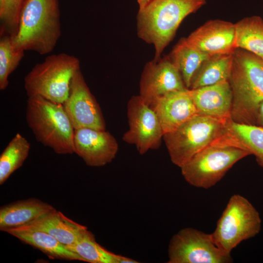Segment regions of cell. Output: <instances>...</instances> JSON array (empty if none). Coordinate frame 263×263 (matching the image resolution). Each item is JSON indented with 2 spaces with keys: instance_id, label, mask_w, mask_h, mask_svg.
<instances>
[{
  "instance_id": "cell-1",
  "label": "cell",
  "mask_w": 263,
  "mask_h": 263,
  "mask_svg": "<svg viewBox=\"0 0 263 263\" xmlns=\"http://www.w3.org/2000/svg\"><path fill=\"white\" fill-rule=\"evenodd\" d=\"M207 3L206 0H150L137 13L138 37L153 45L154 59L161 57L183 20Z\"/></svg>"
},
{
  "instance_id": "cell-2",
  "label": "cell",
  "mask_w": 263,
  "mask_h": 263,
  "mask_svg": "<svg viewBox=\"0 0 263 263\" xmlns=\"http://www.w3.org/2000/svg\"><path fill=\"white\" fill-rule=\"evenodd\" d=\"M60 15L58 0H25L11 36L16 48L41 55L51 52L61 35Z\"/></svg>"
},
{
  "instance_id": "cell-3",
  "label": "cell",
  "mask_w": 263,
  "mask_h": 263,
  "mask_svg": "<svg viewBox=\"0 0 263 263\" xmlns=\"http://www.w3.org/2000/svg\"><path fill=\"white\" fill-rule=\"evenodd\" d=\"M228 82L232 93L231 120L256 125L258 107L263 101V59L235 49Z\"/></svg>"
},
{
  "instance_id": "cell-4",
  "label": "cell",
  "mask_w": 263,
  "mask_h": 263,
  "mask_svg": "<svg viewBox=\"0 0 263 263\" xmlns=\"http://www.w3.org/2000/svg\"><path fill=\"white\" fill-rule=\"evenodd\" d=\"M26 119L38 142L58 154L75 153V129L62 104L39 95L28 97Z\"/></svg>"
},
{
  "instance_id": "cell-5",
  "label": "cell",
  "mask_w": 263,
  "mask_h": 263,
  "mask_svg": "<svg viewBox=\"0 0 263 263\" xmlns=\"http://www.w3.org/2000/svg\"><path fill=\"white\" fill-rule=\"evenodd\" d=\"M251 155L228 132L180 167L190 185L207 189L216 185L238 161Z\"/></svg>"
},
{
  "instance_id": "cell-6",
  "label": "cell",
  "mask_w": 263,
  "mask_h": 263,
  "mask_svg": "<svg viewBox=\"0 0 263 263\" xmlns=\"http://www.w3.org/2000/svg\"><path fill=\"white\" fill-rule=\"evenodd\" d=\"M231 119L196 114L163 139L171 161L181 167L198 152L228 132Z\"/></svg>"
},
{
  "instance_id": "cell-7",
  "label": "cell",
  "mask_w": 263,
  "mask_h": 263,
  "mask_svg": "<svg viewBox=\"0 0 263 263\" xmlns=\"http://www.w3.org/2000/svg\"><path fill=\"white\" fill-rule=\"evenodd\" d=\"M80 70V60L74 56L65 53L48 56L25 76L27 95L63 104L68 96L72 80Z\"/></svg>"
},
{
  "instance_id": "cell-8",
  "label": "cell",
  "mask_w": 263,
  "mask_h": 263,
  "mask_svg": "<svg viewBox=\"0 0 263 263\" xmlns=\"http://www.w3.org/2000/svg\"><path fill=\"white\" fill-rule=\"evenodd\" d=\"M261 225L260 214L254 207L244 196L234 194L211 234L216 244L230 253L242 242L257 235Z\"/></svg>"
},
{
  "instance_id": "cell-9",
  "label": "cell",
  "mask_w": 263,
  "mask_h": 263,
  "mask_svg": "<svg viewBox=\"0 0 263 263\" xmlns=\"http://www.w3.org/2000/svg\"><path fill=\"white\" fill-rule=\"evenodd\" d=\"M168 263H229L230 253L220 248L212 234L188 227L171 238L168 248Z\"/></svg>"
},
{
  "instance_id": "cell-10",
  "label": "cell",
  "mask_w": 263,
  "mask_h": 263,
  "mask_svg": "<svg viewBox=\"0 0 263 263\" xmlns=\"http://www.w3.org/2000/svg\"><path fill=\"white\" fill-rule=\"evenodd\" d=\"M127 116L129 128L122 140L135 145L140 154L158 149L164 135L161 125L154 110L139 95L129 100Z\"/></svg>"
},
{
  "instance_id": "cell-11",
  "label": "cell",
  "mask_w": 263,
  "mask_h": 263,
  "mask_svg": "<svg viewBox=\"0 0 263 263\" xmlns=\"http://www.w3.org/2000/svg\"><path fill=\"white\" fill-rule=\"evenodd\" d=\"M62 104L75 129L89 128L105 130L100 108L80 70L73 77L68 96Z\"/></svg>"
},
{
  "instance_id": "cell-12",
  "label": "cell",
  "mask_w": 263,
  "mask_h": 263,
  "mask_svg": "<svg viewBox=\"0 0 263 263\" xmlns=\"http://www.w3.org/2000/svg\"><path fill=\"white\" fill-rule=\"evenodd\" d=\"M187 89L181 75L168 56L153 59L144 66L139 83V95L148 105L171 92Z\"/></svg>"
},
{
  "instance_id": "cell-13",
  "label": "cell",
  "mask_w": 263,
  "mask_h": 263,
  "mask_svg": "<svg viewBox=\"0 0 263 263\" xmlns=\"http://www.w3.org/2000/svg\"><path fill=\"white\" fill-rule=\"evenodd\" d=\"M75 153L90 167H102L111 162L118 150L116 139L109 132L89 128L75 129Z\"/></svg>"
},
{
  "instance_id": "cell-14",
  "label": "cell",
  "mask_w": 263,
  "mask_h": 263,
  "mask_svg": "<svg viewBox=\"0 0 263 263\" xmlns=\"http://www.w3.org/2000/svg\"><path fill=\"white\" fill-rule=\"evenodd\" d=\"M235 25L229 21L209 20L186 38L193 47L209 56L233 52Z\"/></svg>"
},
{
  "instance_id": "cell-15",
  "label": "cell",
  "mask_w": 263,
  "mask_h": 263,
  "mask_svg": "<svg viewBox=\"0 0 263 263\" xmlns=\"http://www.w3.org/2000/svg\"><path fill=\"white\" fill-rule=\"evenodd\" d=\"M150 107L164 134L175 130L198 114L188 89L168 93L156 99Z\"/></svg>"
},
{
  "instance_id": "cell-16",
  "label": "cell",
  "mask_w": 263,
  "mask_h": 263,
  "mask_svg": "<svg viewBox=\"0 0 263 263\" xmlns=\"http://www.w3.org/2000/svg\"><path fill=\"white\" fill-rule=\"evenodd\" d=\"M189 91L198 114L231 119L232 93L228 80Z\"/></svg>"
},
{
  "instance_id": "cell-17",
  "label": "cell",
  "mask_w": 263,
  "mask_h": 263,
  "mask_svg": "<svg viewBox=\"0 0 263 263\" xmlns=\"http://www.w3.org/2000/svg\"><path fill=\"white\" fill-rule=\"evenodd\" d=\"M55 208L37 198H28L0 208V230H7L32 224Z\"/></svg>"
},
{
  "instance_id": "cell-18",
  "label": "cell",
  "mask_w": 263,
  "mask_h": 263,
  "mask_svg": "<svg viewBox=\"0 0 263 263\" xmlns=\"http://www.w3.org/2000/svg\"><path fill=\"white\" fill-rule=\"evenodd\" d=\"M5 232L39 250L50 259L82 261L76 254L51 235L31 225L10 229Z\"/></svg>"
},
{
  "instance_id": "cell-19",
  "label": "cell",
  "mask_w": 263,
  "mask_h": 263,
  "mask_svg": "<svg viewBox=\"0 0 263 263\" xmlns=\"http://www.w3.org/2000/svg\"><path fill=\"white\" fill-rule=\"evenodd\" d=\"M29 225L48 233L66 247L75 244L88 230L56 209Z\"/></svg>"
},
{
  "instance_id": "cell-20",
  "label": "cell",
  "mask_w": 263,
  "mask_h": 263,
  "mask_svg": "<svg viewBox=\"0 0 263 263\" xmlns=\"http://www.w3.org/2000/svg\"><path fill=\"white\" fill-rule=\"evenodd\" d=\"M167 56L180 72L188 89L201 65L210 56L190 45L186 38H180Z\"/></svg>"
},
{
  "instance_id": "cell-21",
  "label": "cell",
  "mask_w": 263,
  "mask_h": 263,
  "mask_svg": "<svg viewBox=\"0 0 263 263\" xmlns=\"http://www.w3.org/2000/svg\"><path fill=\"white\" fill-rule=\"evenodd\" d=\"M233 52L211 56L205 60L194 75L189 89H195L228 80Z\"/></svg>"
},
{
  "instance_id": "cell-22",
  "label": "cell",
  "mask_w": 263,
  "mask_h": 263,
  "mask_svg": "<svg viewBox=\"0 0 263 263\" xmlns=\"http://www.w3.org/2000/svg\"><path fill=\"white\" fill-rule=\"evenodd\" d=\"M234 25L235 49H243L263 59L262 18L258 16L245 17Z\"/></svg>"
},
{
  "instance_id": "cell-23",
  "label": "cell",
  "mask_w": 263,
  "mask_h": 263,
  "mask_svg": "<svg viewBox=\"0 0 263 263\" xmlns=\"http://www.w3.org/2000/svg\"><path fill=\"white\" fill-rule=\"evenodd\" d=\"M83 262L91 263H137L136 261L111 252L99 244L94 234L87 230L77 241L67 247Z\"/></svg>"
},
{
  "instance_id": "cell-24",
  "label": "cell",
  "mask_w": 263,
  "mask_h": 263,
  "mask_svg": "<svg viewBox=\"0 0 263 263\" xmlns=\"http://www.w3.org/2000/svg\"><path fill=\"white\" fill-rule=\"evenodd\" d=\"M30 143L17 133L0 155V185H3L23 165L29 155Z\"/></svg>"
},
{
  "instance_id": "cell-25",
  "label": "cell",
  "mask_w": 263,
  "mask_h": 263,
  "mask_svg": "<svg viewBox=\"0 0 263 263\" xmlns=\"http://www.w3.org/2000/svg\"><path fill=\"white\" fill-rule=\"evenodd\" d=\"M228 132L251 154L255 156L257 162L263 168V128L231 120L228 126Z\"/></svg>"
},
{
  "instance_id": "cell-26",
  "label": "cell",
  "mask_w": 263,
  "mask_h": 263,
  "mask_svg": "<svg viewBox=\"0 0 263 263\" xmlns=\"http://www.w3.org/2000/svg\"><path fill=\"white\" fill-rule=\"evenodd\" d=\"M24 56V51L16 48L11 36L0 35V90H5L9 75L17 69Z\"/></svg>"
},
{
  "instance_id": "cell-27",
  "label": "cell",
  "mask_w": 263,
  "mask_h": 263,
  "mask_svg": "<svg viewBox=\"0 0 263 263\" xmlns=\"http://www.w3.org/2000/svg\"><path fill=\"white\" fill-rule=\"evenodd\" d=\"M25 0H0V35L14 36Z\"/></svg>"
},
{
  "instance_id": "cell-28",
  "label": "cell",
  "mask_w": 263,
  "mask_h": 263,
  "mask_svg": "<svg viewBox=\"0 0 263 263\" xmlns=\"http://www.w3.org/2000/svg\"><path fill=\"white\" fill-rule=\"evenodd\" d=\"M256 125L263 128V101H262L257 111Z\"/></svg>"
},
{
  "instance_id": "cell-29",
  "label": "cell",
  "mask_w": 263,
  "mask_h": 263,
  "mask_svg": "<svg viewBox=\"0 0 263 263\" xmlns=\"http://www.w3.org/2000/svg\"><path fill=\"white\" fill-rule=\"evenodd\" d=\"M150 0H137L139 8L143 7Z\"/></svg>"
}]
</instances>
